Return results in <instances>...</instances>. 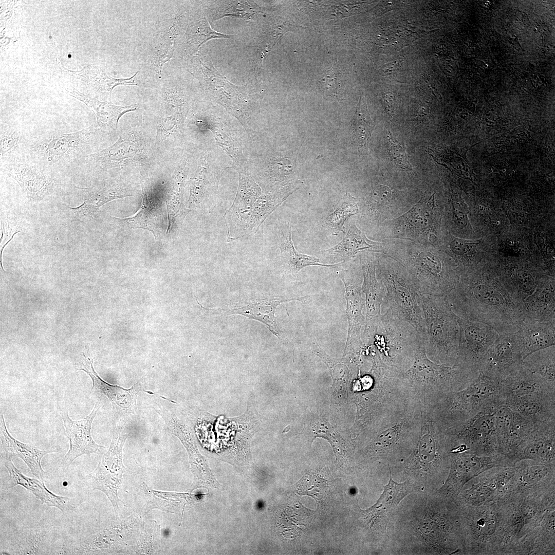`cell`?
Instances as JSON below:
<instances>
[{
	"mask_svg": "<svg viewBox=\"0 0 555 555\" xmlns=\"http://www.w3.org/2000/svg\"><path fill=\"white\" fill-rule=\"evenodd\" d=\"M447 297L459 318L488 324L499 334L516 332L524 319L522 305L486 270L458 281Z\"/></svg>",
	"mask_w": 555,
	"mask_h": 555,
	"instance_id": "cell-1",
	"label": "cell"
},
{
	"mask_svg": "<svg viewBox=\"0 0 555 555\" xmlns=\"http://www.w3.org/2000/svg\"><path fill=\"white\" fill-rule=\"evenodd\" d=\"M425 346V342L420 344L403 376L420 405L430 409L447 394L468 385L479 372L477 367L459 362L452 365L436 363L427 357Z\"/></svg>",
	"mask_w": 555,
	"mask_h": 555,
	"instance_id": "cell-2",
	"label": "cell"
},
{
	"mask_svg": "<svg viewBox=\"0 0 555 555\" xmlns=\"http://www.w3.org/2000/svg\"><path fill=\"white\" fill-rule=\"evenodd\" d=\"M105 134L95 124L75 132H50L28 140L25 159L58 172L96 152Z\"/></svg>",
	"mask_w": 555,
	"mask_h": 555,
	"instance_id": "cell-3",
	"label": "cell"
},
{
	"mask_svg": "<svg viewBox=\"0 0 555 555\" xmlns=\"http://www.w3.org/2000/svg\"><path fill=\"white\" fill-rule=\"evenodd\" d=\"M417 300L425 327L427 357L439 364L454 365L459 355V317L451 309L447 295L418 293Z\"/></svg>",
	"mask_w": 555,
	"mask_h": 555,
	"instance_id": "cell-4",
	"label": "cell"
},
{
	"mask_svg": "<svg viewBox=\"0 0 555 555\" xmlns=\"http://www.w3.org/2000/svg\"><path fill=\"white\" fill-rule=\"evenodd\" d=\"M431 244L404 243V254L388 256L409 273L419 293L447 295L459 281L456 267L430 246Z\"/></svg>",
	"mask_w": 555,
	"mask_h": 555,
	"instance_id": "cell-5",
	"label": "cell"
},
{
	"mask_svg": "<svg viewBox=\"0 0 555 555\" xmlns=\"http://www.w3.org/2000/svg\"><path fill=\"white\" fill-rule=\"evenodd\" d=\"M504 404L500 383L479 373L468 385L447 394L428 409L435 423L446 429L473 417L485 408Z\"/></svg>",
	"mask_w": 555,
	"mask_h": 555,
	"instance_id": "cell-6",
	"label": "cell"
},
{
	"mask_svg": "<svg viewBox=\"0 0 555 555\" xmlns=\"http://www.w3.org/2000/svg\"><path fill=\"white\" fill-rule=\"evenodd\" d=\"M461 527L466 552L471 554H506V530L504 506L460 504Z\"/></svg>",
	"mask_w": 555,
	"mask_h": 555,
	"instance_id": "cell-7",
	"label": "cell"
},
{
	"mask_svg": "<svg viewBox=\"0 0 555 555\" xmlns=\"http://www.w3.org/2000/svg\"><path fill=\"white\" fill-rule=\"evenodd\" d=\"M378 275L386 295L383 303L400 319L412 325L426 341V330L420 306L419 293L406 269L388 256L378 261Z\"/></svg>",
	"mask_w": 555,
	"mask_h": 555,
	"instance_id": "cell-8",
	"label": "cell"
},
{
	"mask_svg": "<svg viewBox=\"0 0 555 555\" xmlns=\"http://www.w3.org/2000/svg\"><path fill=\"white\" fill-rule=\"evenodd\" d=\"M375 331L382 361L401 372L411 366L420 344H427V341L412 325L398 318L390 308L381 315Z\"/></svg>",
	"mask_w": 555,
	"mask_h": 555,
	"instance_id": "cell-9",
	"label": "cell"
},
{
	"mask_svg": "<svg viewBox=\"0 0 555 555\" xmlns=\"http://www.w3.org/2000/svg\"><path fill=\"white\" fill-rule=\"evenodd\" d=\"M499 406L485 408L466 420L446 429L440 428L450 450L462 445L466 452L480 456L500 454L495 431V415Z\"/></svg>",
	"mask_w": 555,
	"mask_h": 555,
	"instance_id": "cell-10",
	"label": "cell"
},
{
	"mask_svg": "<svg viewBox=\"0 0 555 555\" xmlns=\"http://www.w3.org/2000/svg\"><path fill=\"white\" fill-rule=\"evenodd\" d=\"M155 157L146 137L138 129L122 134L111 145L86 157L82 162L101 170L133 166H149Z\"/></svg>",
	"mask_w": 555,
	"mask_h": 555,
	"instance_id": "cell-11",
	"label": "cell"
},
{
	"mask_svg": "<svg viewBox=\"0 0 555 555\" xmlns=\"http://www.w3.org/2000/svg\"><path fill=\"white\" fill-rule=\"evenodd\" d=\"M130 435L124 424L114 428L109 449L101 455L96 468L85 477L92 490H98L106 495L118 515V490L122 483L126 468L123 463V448Z\"/></svg>",
	"mask_w": 555,
	"mask_h": 555,
	"instance_id": "cell-12",
	"label": "cell"
},
{
	"mask_svg": "<svg viewBox=\"0 0 555 555\" xmlns=\"http://www.w3.org/2000/svg\"><path fill=\"white\" fill-rule=\"evenodd\" d=\"M517 466H504L489 469L467 484L458 495L460 504L479 506L499 503L507 494Z\"/></svg>",
	"mask_w": 555,
	"mask_h": 555,
	"instance_id": "cell-13",
	"label": "cell"
},
{
	"mask_svg": "<svg viewBox=\"0 0 555 555\" xmlns=\"http://www.w3.org/2000/svg\"><path fill=\"white\" fill-rule=\"evenodd\" d=\"M511 466L501 454L480 456L470 452L450 453L448 476L439 491L446 498H456L469 481L493 467Z\"/></svg>",
	"mask_w": 555,
	"mask_h": 555,
	"instance_id": "cell-14",
	"label": "cell"
},
{
	"mask_svg": "<svg viewBox=\"0 0 555 555\" xmlns=\"http://www.w3.org/2000/svg\"><path fill=\"white\" fill-rule=\"evenodd\" d=\"M543 424L535 423L522 416L506 404L500 406L495 415V431L499 453L509 463L514 464L525 442Z\"/></svg>",
	"mask_w": 555,
	"mask_h": 555,
	"instance_id": "cell-15",
	"label": "cell"
},
{
	"mask_svg": "<svg viewBox=\"0 0 555 555\" xmlns=\"http://www.w3.org/2000/svg\"><path fill=\"white\" fill-rule=\"evenodd\" d=\"M515 464L517 469L504 503L554 490L555 463L523 459Z\"/></svg>",
	"mask_w": 555,
	"mask_h": 555,
	"instance_id": "cell-16",
	"label": "cell"
},
{
	"mask_svg": "<svg viewBox=\"0 0 555 555\" xmlns=\"http://www.w3.org/2000/svg\"><path fill=\"white\" fill-rule=\"evenodd\" d=\"M522 350L517 332L499 334L478 365L479 373L500 382L522 365Z\"/></svg>",
	"mask_w": 555,
	"mask_h": 555,
	"instance_id": "cell-17",
	"label": "cell"
},
{
	"mask_svg": "<svg viewBox=\"0 0 555 555\" xmlns=\"http://www.w3.org/2000/svg\"><path fill=\"white\" fill-rule=\"evenodd\" d=\"M16 181L31 201H40L59 187L58 172L41 164L24 159L1 166Z\"/></svg>",
	"mask_w": 555,
	"mask_h": 555,
	"instance_id": "cell-18",
	"label": "cell"
},
{
	"mask_svg": "<svg viewBox=\"0 0 555 555\" xmlns=\"http://www.w3.org/2000/svg\"><path fill=\"white\" fill-rule=\"evenodd\" d=\"M239 186L235 198L224 216L227 229V242L249 236L254 204L262 194L261 189L247 173H239Z\"/></svg>",
	"mask_w": 555,
	"mask_h": 555,
	"instance_id": "cell-19",
	"label": "cell"
},
{
	"mask_svg": "<svg viewBox=\"0 0 555 555\" xmlns=\"http://www.w3.org/2000/svg\"><path fill=\"white\" fill-rule=\"evenodd\" d=\"M435 207L434 194L424 195L411 209L395 219L396 234L431 245L436 234Z\"/></svg>",
	"mask_w": 555,
	"mask_h": 555,
	"instance_id": "cell-20",
	"label": "cell"
},
{
	"mask_svg": "<svg viewBox=\"0 0 555 555\" xmlns=\"http://www.w3.org/2000/svg\"><path fill=\"white\" fill-rule=\"evenodd\" d=\"M99 408V403H96L89 414L77 420H72L67 411L61 414L65 428L64 434L69 443V449L62 461L64 465H70L83 455H90L92 453L102 455L105 447L97 443L91 433L92 422Z\"/></svg>",
	"mask_w": 555,
	"mask_h": 555,
	"instance_id": "cell-21",
	"label": "cell"
},
{
	"mask_svg": "<svg viewBox=\"0 0 555 555\" xmlns=\"http://www.w3.org/2000/svg\"><path fill=\"white\" fill-rule=\"evenodd\" d=\"M460 340L457 362L478 368L499 334L490 325L459 318Z\"/></svg>",
	"mask_w": 555,
	"mask_h": 555,
	"instance_id": "cell-22",
	"label": "cell"
},
{
	"mask_svg": "<svg viewBox=\"0 0 555 555\" xmlns=\"http://www.w3.org/2000/svg\"><path fill=\"white\" fill-rule=\"evenodd\" d=\"M83 355L85 363L82 364V367L79 370L85 372L90 377L92 381L91 392L102 394L108 399L115 415L123 416L134 414L137 411V399L139 394L141 392L154 394L145 390L139 381L130 388H125L106 382L95 371L93 359L86 357L84 353Z\"/></svg>",
	"mask_w": 555,
	"mask_h": 555,
	"instance_id": "cell-23",
	"label": "cell"
},
{
	"mask_svg": "<svg viewBox=\"0 0 555 555\" xmlns=\"http://www.w3.org/2000/svg\"><path fill=\"white\" fill-rule=\"evenodd\" d=\"M141 186L142 203L138 212L131 217L115 218L126 224L130 228H141L151 231L156 241H159L165 230L161 197L147 177L141 176Z\"/></svg>",
	"mask_w": 555,
	"mask_h": 555,
	"instance_id": "cell-24",
	"label": "cell"
},
{
	"mask_svg": "<svg viewBox=\"0 0 555 555\" xmlns=\"http://www.w3.org/2000/svg\"><path fill=\"white\" fill-rule=\"evenodd\" d=\"M81 189L85 191L83 203L69 207L75 219L80 221L94 217L102 206L112 200L132 196L125 185L115 178H108Z\"/></svg>",
	"mask_w": 555,
	"mask_h": 555,
	"instance_id": "cell-25",
	"label": "cell"
},
{
	"mask_svg": "<svg viewBox=\"0 0 555 555\" xmlns=\"http://www.w3.org/2000/svg\"><path fill=\"white\" fill-rule=\"evenodd\" d=\"M1 460L9 473L8 479L3 486L4 489L7 490L17 485L21 486L39 499L42 505L45 504L48 507H56L63 512L71 510L74 508L68 497L54 494L45 486L42 480L24 475L22 471L14 466L12 458L1 455Z\"/></svg>",
	"mask_w": 555,
	"mask_h": 555,
	"instance_id": "cell-26",
	"label": "cell"
},
{
	"mask_svg": "<svg viewBox=\"0 0 555 555\" xmlns=\"http://www.w3.org/2000/svg\"><path fill=\"white\" fill-rule=\"evenodd\" d=\"M187 114V106L176 94L168 93L162 104L157 125L156 146H168L182 132Z\"/></svg>",
	"mask_w": 555,
	"mask_h": 555,
	"instance_id": "cell-27",
	"label": "cell"
},
{
	"mask_svg": "<svg viewBox=\"0 0 555 555\" xmlns=\"http://www.w3.org/2000/svg\"><path fill=\"white\" fill-rule=\"evenodd\" d=\"M0 438L1 455L21 458L29 468L32 474L43 481L47 473L41 465V459L46 455L57 452L55 450H41L36 447L22 442L14 438L8 430L4 414L1 411Z\"/></svg>",
	"mask_w": 555,
	"mask_h": 555,
	"instance_id": "cell-28",
	"label": "cell"
},
{
	"mask_svg": "<svg viewBox=\"0 0 555 555\" xmlns=\"http://www.w3.org/2000/svg\"><path fill=\"white\" fill-rule=\"evenodd\" d=\"M199 163L189 181L188 209L209 213L216 203L219 178L209 171L205 159H202Z\"/></svg>",
	"mask_w": 555,
	"mask_h": 555,
	"instance_id": "cell-29",
	"label": "cell"
},
{
	"mask_svg": "<svg viewBox=\"0 0 555 555\" xmlns=\"http://www.w3.org/2000/svg\"><path fill=\"white\" fill-rule=\"evenodd\" d=\"M200 68L205 76L206 86L213 99L220 103L233 113L236 117L240 118L246 111L247 100L244 94L239 92L238 87L231 85L221 76L212 66H206L200 60Z\"/></svg>",
	"mask_w": 555,
	"mask_h": 555,
	"instance_id": "cell-30",
	"label": "cell"
},
{
	"mask_svg": "<svg viewBox=\"0 0 555 555\" xmlns=\"http://www.w3.org/2000/svg\"><path fill=\"white\" fill-rule=\"evenodd\" d=\"M188 172V158L183 159L175 169L171 179L166 198L168 214L166 233H178L183 221L191 211L183 203V195Z\"/></svg>",
	"mask_w": 555,
	"mask_h": 555,
	"instance_id": "cell-31",
	"label": "cell"
},
{
	"mask_svg": "<svg viewBox=\"0 0 555 555\" xmlns=\"http://www.w3.org/2000/svg\"><path fill=\"white\" fill-rule=\"evenodd\" d=\"M505 404L522 416L543 424L555 422V394L535 393L511 397Z\"/></svg>",
	"mask_w": 555,
	"mask_h": 555,
	"instance_id": "cell-32",
	"label": "cell"
},
{
	"mask_svg": "<svg viewBox=\"0 0 555 555\" xmlns=\"http://www.w3.org/2000/svg\"><path fill=\"white\" fill-rule=\"evenodd\" d=\"M504 401L511 397L535 393L555 394V387L544 378L522 365L499 382Z\"/></svg>",
	"mask_w": 555,
	"mask_h": 555,
	"instance_id": "cell-33",
	"label": "cell"
},
{
	"mask_svg": "<svg viewBox=\"0 0 555 555\" xmlns=\"http://www.w3.org/2000/svg\"><path fill=\"white\" fill-rule=\"evenodd\" d=\"M522 344L523 360L536 351L554 345L555 323L524 318L516 331Z\"/></svg>",
	"mask_w": 555,
	"mask_h": 555,
	"instance_id": "cell-34",
	"label": "cell"
},
{
	"mask_svg": "<svg viewBox=\"0 0 555 555\" xmlns=\"http://www.w3.org/2000/svg\"><path fill=\"white\" fill-rule=\"evenodd\" d=\"M388 483L384 486V491L376 503L363 511V514L372 526L383 523L386 527L390 513L400 501L412 491V484L409 480L397 483L392 477L391 471Z\"/></svg>",
	"mask_w": 555,
	"mask_h": 555,
	"instance_id": "cell-35",
	"label": "cell"
},
{
	"mask_svg": "<svg viewBox=\"0 0 555 555\" xmlns=\"http://www.w3.org/2000/svg\"><path fill=\"white\" fill-rule=\"evenodd\" d=\"M68 94L84 103L96 116L99 128L109 134L115 133L120 118L125 113L137 110L135 105L117 106L106 102H102L96 98L80 92L73 87L67 91Z\"/></svg>",
	"mask_w": 555,
	"mask_h": 555,
	"instance_id": "cell-36",
	"label": "cell"
},
{
	"mask_svg": "<svg viewBox=\"0 0 555 555\" xmlns=\"http://www.w3.org/2000/svg\"><path fill=\"white\" fill-rule=\"evenodd\" d=\"M555 422L541 425L525 442L516 462L531 459L555 463Z\"/></svg>",
	"mask_w": 555,
	"mask_h": 555,
	"instance_id": "cell-37",
	"label": "cell"
},
{
	"mask_svg": "<svg viewBox=\"0 0 555 555\" xmlns=\"http://www.w3.org/2000/svg\"><path fill=\"white\" fill-rule=\"evenodd\" d=\"M524 318L547 321L555 323L554 281L546 280L522 303Z\"/></svg>",
	"mask_w": 555,
	"mask_h": 555,
	"instance_id": "cell-38",
	"label": "cell"
},
{
	"mask_svg": "<svg viewBox=\"0 0 555 555\" xmlns=\"http://www.w3.org/2000/svg\"><path fill=\"white\" fill-rule=\"evenodd\" d=\"M364 272L363 289L367 297L370 323L368 331L372 332L380 318V307L384 302L386 290L384 285L377 281L373 261L366 256L360 258Z\"/></svg>",
	"mask_w": 555,
	"mask_h": 555,
	"instance_id": "cell-39",
	"label": "cell"
},
{
	"mask_svg": "<svg viewBox=\"0 0 555 555\" xmlns=\"http://www.w3.org/2000/svg\"><path fill=\"white\" fill-rule=\"evenodd\" d=\"M278 244L282 258L296 273L302 268L309 266L336 267L341 264H321L319 258L297 251L292 240L291 226L289 223L285 220L280 221L278 226Z\"/></svg>",
	"mask_w": 555,
	"mask_h": 555,
	"instance_id": "cell-40",
	"label": "cell"
},
{
	"mask_svg": "<svg viewBox=\"0 0 555 555\" xmlns=\"http://www.w3.org/2000/svg\"><path fill=\"white\" fill-rule=\"evenodd\" d=\"M61 68L64 72L85 82L95 91L106 92L109 95L114 88L118 85L139 86L134 79L138 71L131 78L117 79L108 76L101 67L93 65L86 66L75 71L67 69L63 66Z\"/></svg>",
	"mask_w": 555,
	"mask_h": 555,
	"instance_id": "cell-41",
	"label": "cell"
},
{
	"mask_svg": "<svg viewBox=\"0 0 555 555\" xmlns=\"http://www.w3.org/2000/svg\"><path fill=\"white\" fill-rule=\"evenodd\" d=\"M28 140L18 125L1 123V166L25 159Z\"/></svg>",
	"mask_w": 555,
	"mask_h": 555,
	"instance_id": "cell-42",
	"label": "cell"
},
{
	"mask_svg": "<svg viewBox=\"0 0 555 555\" xmlns=\"http://www.w3.org/2000/svg\"><path fill=\"white\" fill-rule=\"evenodd\" d=\"M379 244L369 239L353 223L344 237L335 246L324 250L323 254L337 259L354 257L360 251L380 248Z\"/></svg>",
	"mask_w": 555,
	"mask_h": 555,
	"instance_id": "cell-43",
	"label": "cell"
},
{
	"mask_svg": "<svg viewBox=\"0 0 555 555\" xmlns=\"http://www.w3.org/2000/svg\"><path fill=\"white\" fill-rule=\"evenodd\" d=\"M291 184L273 192L262 194L255 201L251 217L250 236L254 235L267 217L293 191Z\"/></svg>",
	"mask_w": 555,
	"mask_h": 555,
	"instance_id": "cell-44",
	"label": "cell"
},
{
	"mask_svg": "<svg viewBox=\"0 0 555 555\" xmlns=\"http://www.w3.org/2000/svg\"><path fill=\"white\" fill-rule=\"evenodd\" d=\"M293 300L300 299L266 300L257 303L244 306H237L228 310L221 309L220 311L226 314H240L250 319L260 321L264 323L274 335L279 337V333L274 316L275 310L277 306L281 303Z\"/></svg>",
	"mask_w": 555,
	"mask_h": 555,
	"instance_id": "cell-45",
	"label": "cell"
},
{
	"mask_svg": "<svg viewBox=\"0 0 555 555\" xmlns=\"http://www.w3.org/2000/svg\"><path fill=\"white\" fill-rule=\"evenodd\" d=\"M522 365L538 374L555 387V346L552 345L528 355Z\"/></svg>",
	"mask_w": 555,
	"mask_h": 555,
	"instance_id": "cell-46",
	"label": "cell"
},
{
	"mask_svg": "<svg viewBox=\"0 0 555 555\" xmlns=\"http://www.w3.org/2000/svg\"><path fill=\"white\" fill-rule=\"evenodd\" d=\"M359 207L357 200L346 193L338 203L334 211L325 218L324 226L332 235L345 232L344 223L351 216L357 214Z\"/></svg>",
	"mask_w": 555,
	"mask_h": 555,
	"instance_id": "cell-47",
	"label": "cell"
},
{
	"mask_svg": "<svg viewBox=\"0 0 555 555\" xmlns=\"http://www.w3.org/2000/svg\"><path fill=\"white\" fill-rule=\"evenodd\" d=\"M353 138L359 147L367 148L374 125L367 110L363 94L360 97L353 124Z\"/></svg>",
	"mask_w": 555,
	"mask_h": 555,
	"instance_id": "cell-48",
	"label": "cell"
},
{
	"mask_svg": "<svg viewBox=\"0 0 555 555\" xmlns=\"http://www.w3.org/2000/svg\"><path fill=\"white\" fill-rule=\"evenodd\" d=\"M392 192L385 185L375 187L371 191L367 205V214L371 218L380 223L386 218L387 209L391 205Z\"/></svg>",
	"mask_w": 555,
	"mask_h": 555,
	"instance_id": "cell-49",
	"label": "cell"
},
{
	"mask_svg": "<svg viewBox=\"0 0 555 555\" xmlns=\"http://www.w3.org/2000/svg\"><path fill=\"white\" fill-rule=\"evenodd\" d=\"M188 43L197 51L207 41L216 38H229L231 35L216 32L211 29L207 21L203 18L190 27L188 33Z\"/></svg>",
	"mask_w": 555,
	"mask_h": 555,
	"instance_id": "cell-50",
	"label": "cell"
},
{
	"mask_svg": "<svg viewBox=\"0 0 555 555\" xmlns=\"http://www.w3.org/2000/svg\"><path fill=\"white\" fill-rule=\"evenodd\" d=\"M47 539L45 532L42 530H31L23 534L17 539L16 549L11 554H43L41 549Z\"/></svg>",
	"mask_w": 555,
	"mask_h": 555,
	"instance_id": "cell-51",
	"label": "cell"
},
{
	"mask_svg": "<svg viewBox=\"0 0 555 555\" xmlns=\"http://www.w3.org/2000/svg\"><path fill=\"white\" fill-rule=\"evenodd\" d=\"M297 491L301 495H308L320 501L325 497L328 487L323 478L308 474L301 479L297 486Z\"/></svg>",
	"mask_w": 555,
	"mask_h": 555,
	"instance_id": "cell-52",
	"label": "cell"
},
{
	"mask_svg": "<svg viewBox=\"0 0 555 555\" xmlns=\"http://www.w3.org/2000/svg\"><path fill=\"white\" fill-rule=\"evenodd\" d=\"M317 436L328 440L331 445L337 458L343 457L344 451V442L332 425L325 420H321L315 426Z\"/></svg>",
	"mask_w": 555,
	"mask_h": 555,
	"instance_id": "cell-53",
	"label": "cell"
},
{
	"mask_svg": "<svg viewBox=\"0 0 555 555\" xmlns=\"http://www.w3.org/2000/svg\"><path fill=\"white\" fill-rule=\"evenodd\" d=\"M386 144L388 154L392 160L401 169L411 171L412 165L410 163L405 148L388 132L386 135Z\"/></svg>",
	"mask_w": 555,
	"mask_h": 555,
	"instance_id": "cell-54",
	"label": "cell"
},
{
	"mask_svg": "<svg viewBox=\"0 0 555 555\" xmlns=\"http://www.w3.org/2000/svg\"><path fill=\"white\" fill-rule=\"evenodd\" d=\"M1 224L0 264L2 270L4 271L2 262L4 249L12 239L13 236L16 234L21 232L22 230L14 219L8 216L1 217Z\"/></svg>",
	"mask_w": 555,
	"mask_h": 555,
	"instance_id": "cell-55",
	"label": "cell"
},
{
	"mask_svg": "<svg viewBox=\"0 0 555 555\" xmlns=\"http://www.w3.org/2000/svg\"><path fill=\"white\" fill-rule=\"evenodd\" d=\"M324 96H336L340 86L339 72L334 65L326 71L322 78L318 81Z\"/></svg>",
	"mask_w": 555,
	"mask_h": 555,
	"instance_id": "cell-56",
	"label": "cell"
},
{
	"mask_svg": "<svg viewBox=\"0 0 555 555\" xmlns=\"http://www.w3.org/2000/svg\"><path fill=\"white\" fill-rule=\"evenodd\" d=\"M479 240H468L458 238H454L450 243V248L453 252L457 255L467 256L473 252Z\"/></svg>",
	"mask_w": 555,
	"mask_h": 555,
	"instance_id": "cell-57",
	"label": "cell"
},
{
	"mask_svg": "<svg viewBox=\"0 0 555 555\" xmlns=\"http://www.w3.org/2000/svg\"><path fill=\"white\" fill-rule=\"evenodd\" d=\"M453 217L455 224L460 228L465 227L468 223L467 214L459 205L453 204Z\"/></svg>",
	"mask_w": 555,
	"mask_h": 555,
	"instance_id": "cell-58",
	"label": "cell"
},
{
	"mask_svg": "<svg viewBox=\"0 0 555 555\" xmlns=\"http://www.w3.org/2000/svg\"><path fill=\"white\" fill-rule=\"evenodd\" d=\"M384 102L386 110L388 114L392 116L394 110V97L390 92H387L384 97Z\"/></svg>",
	"mask_w": 555,
	"mask_h": 555,
	"instance_id": "cell-59",
	"label": "cell"
}]
</instances>
